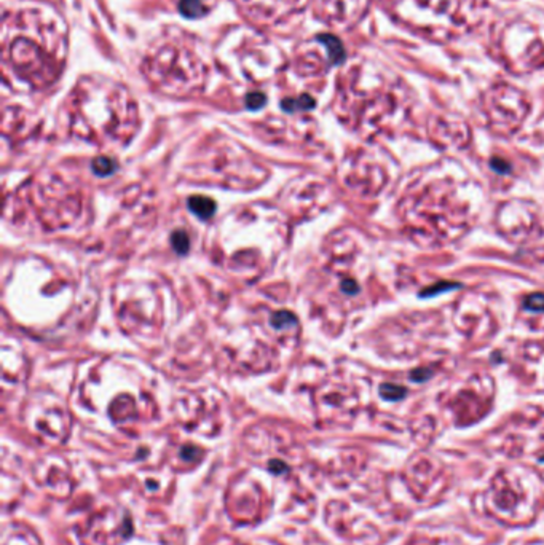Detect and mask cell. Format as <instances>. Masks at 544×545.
Segmentation results:
<instances>
[{
    "mask_svg": "<svg viewBox=\"0 0 544 545\" xmlns=\"http://www.w3.org/2000/svg\"><path fill=\"white\" fill-rule=\"evenodd\" d=\"M318 40H320L321 43H324L326 48H328L329 59H330L332 64H338V62H342L343 59H345V51H343V46H342L338 38H336L334 35H320V37H318Z\"/></svg>",
    "mask_w": 544,
    "mask_h": 545,
    "instance_id": "obj_1",
    "label": "cell"
},
{
    "mask_svg": "<svg viewBox=\"0 0 544 545\" xmlns=\"http://www.w3.org/2000/svg\"><path fill=\"white\" fill-rule=\"evenodd\" d=\"M188 206L196 215H200L202 219H208L214 214L216 204L212 199L209 198H203V196H194L188 199Z\"/></svg>",
    "mask_w": 544,
    "mask_h": 545,
    "instance_id": "obj_2",
    "label": "cell"
},
{
    "mask_svg": "<svg viewBox=\"0 0 544 545\" xmlns=\"http://www.w3.org/2000/svg\"><path fill=\"white\" fill-rule=\"evenodd\" d=\"M179 11L182 16H186L188 19H196L202 18L206 13V6L202 0H180Z\"/></svg>",
    "mask_w": 544,
    "mask_h": 545,
    "instance_id": "obj_3",
    "label": "cell"
},
{
    "mask_svg": "<svg viewBox=\"0 0 544 545\" xmlns=\"http://www.w3.org/2000/svg\"><path fill=\"white\" fill-rule=\"evenodd\" d=\"M314 107V100L310 96H300L297 99H286L282 102V108L286 112H297V110H308Z\"/></svg>",
    "mask_w": 544,
    "mask_h": 545,
    "instance_id": "obj_4",
    "label": "cell"
},
{
    "mask_svg": "<svg viewBox=\"0 0 544 545\" xmlns=\"http://www.w3.org/2000/svg\"><path fill=\"white\" fill-rule=\"evenodd\" d=\"M407 391L402 388V386H398V384H382L380 388V396L384 399V400H400L406 397Z\"/></svg>",
    "mask_w": 544,
    "mask_h": 545,
    "instance_id": "obj_5",
    "label": "cell"
},
{
    "mask_svg": "<svg viewBox=\"0 0 544 545\" xmlns=\"http://www.w3.org/2000/svg\"><path fill=\"white\" fill-rule=\"evenodd\" d=\"M524 306L526 309H530V311H534V313L544 311V293H540V292L532 293V295H528L525 298Z\"/></svg>",
    "mask_w": 544,
    "mask_h": 545,
    "instance_id": "obj_6",
    "label": "cell"
},
{
    "mask_svg": "<svg viewBox=\"0 0 544 545\" xmlns=\"http://www.w3.org/2000/svg\"><path fill=\"white\" fill-rule=\"evenodd\" d=\"M460 287H462V284H458V282H439V284H434V287L423 290L422 297H432L439 292H447V290H454V289H460Z\"/></svg>",
    "mask_w": 544,
    "mask_h": 545,
    "instance_id": "obj_7",
    "label": "cell"
},
{
    "mask_svg": "<svg viewBox=\"0 0 544 545\" xmlns=\"http://www.w3.org/2000/svg\"><path fill=\"white\" fill-rule=\"evenodd\" d=\"M93 169H94V172L96 174H99V175H107V174H110V172H114V169H115V163L112 161V160H108V158H98V160H94L93 161Z\"/></svg>",
    "mask_w": 544,
    "mask_h": 545,
    "instance_id": "obj_8",
    "label": "cell"
},
{
    "mask_svg": "<svg viewBox=\"0 0 544 545\" xmlns=\"http://www.w3.org/2000/svg\"><path fill=\"white\" fill-rule=\"evenodd\" d=\"M265 96L262 93H250L246 97V105L250 110H256V108H260L265 105Z\"/></svg>",
    "mask_w": 544,
    "mask_h": 545,
    "instance_id": "obj_9",
    "label": "cell"
},
{
    "mask_svg": "<svg viewBox=\"0 0 544 545\" xmlns=\"http://www.w3.org/2000/svg\"><path fill=\"white\" fill-rule=\"evenodd\" d=\"M172 246L176 247V250H179V252H186L187 247H188V238H187V234L184 233V231L174 233V236H172Z\"/></svg>",
    "mask_w": 544,
    "mask_h": 545,
    "instance_id": "obj_10",
    "label": "cell"
},
{
    "mask_svg": "<svg viewBox=\"0 0 544 545\" xmlns=\"http://www.w3.org/2000/svg\"><path fill=\"white\" fill-rule=\"evenodd\" d=\"M490 166L493 167V171L498 172V174H506L510 171V164L503 161V160H498V158H495V160L490 161Z\"/></svg>",
    "mask_w": 544,
    "mask_h": 545,
    "instance_id": "obj_11",
    "label": "cell"
},
{
    "mask_svg": "<svg viewBox=\"0 0 544 545\" xmlns=\"http://www.w3.org/2000/svg\"><path fill=\"white\" fill-rule=\"evenodd\" d=\"M431 372L428 370V368H418V370H415V372H412V376H410V378H412L414 381H426V380H428L430 378V375Z\"/></svg>",
    "mask_w": 544,
    "mask_h": 545,
    "instance_id": "obj_12",
    "label": "cell"
},
{
    "mask_svg": "<svg viewBox=\"0 0 544 545\" xmlns=\"http://www.w3.org/2000/svg\"><path fill=\"white\" fill-rule=\"evenodd\" d=\"M343 290L348 293H356L358 292V284L354 281H345L343 282Z\"/></svg>",
    "mask_w": 544,
    "mask_h": 545,
    "instance_id": "obj_13",
    "label": "cell"
},
{
    "mask_svg": "<svg viewBox=\"0 0 544 545\" xmlns=\"http://www.w3.org/2000/svg\"><path fill=\"white\" fill-rule=\"evenodd\" d=\"M541 463H544V456H542V458H541Z\"/></svg>",
    "mask_w": 544,
    "mask_h": 545,
    "instance_id": "obj_14",
    "label": "cell"
}]
</instances>
